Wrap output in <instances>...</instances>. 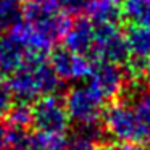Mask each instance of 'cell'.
I'll use <instances>...</instances> for the list:
<instances>
[{
    "instance_id": "obj_1",
    "label": "cell",
    "mask_w": 150,
    "mask_h": 150,
    "mask_svg": "<svg viewBox=\"0 0 150 150\" xmlns=\"http://www.w3.org/2000/svg\"><path fill=\"white\" fill-rule=\"evenodd\" d=\"M62 79L49 63V53L29 52L26 62L7 78V86L16 102L33 103L58 91Z\"/></svg>"
},
{
    "instance_id": "obj_2",
    "label": "cell",
    "mask_w": 150,
    "mask_h": 150,
    "mask_svg": "<svg viewBox=\"0 0 150 150\" xmlns=\"http://www.w3.org/2000/svg\"><path fill=\"white\" fill-rule=\"evenodd\" d=\"M23 20L53 47L71 26L69 15L58 7L57 0H29L23 4Z\"/></svg>"
},
{
    "instance_id": "obj_3",
    "label": "cell",
    "mask_w": 150,
    "mask_h": 150,
    "mask_svg": "<svg viewBox=\"0 0 150 150\" xmlns=\"http://www.w3.org/2000/svg\"><path fill=\"white\" fill-rule=\"evenodd\" d=\"M65 105L69 121L79 127L98 126L105 115V98L91 84L73 86L65 97Z\"/></svg>"
},
{
    "instance_id": "obj_4",
    "label": "cell",
    "mask_w": 150,
    "mask_h": 150,
    "mask_svg": "<svg viewBox=\"0 0 150 150\" xmlns=\"http://www.w3.org/2000/svg\"><path fill=\"white\" fill-rule=\"evenodd\" d=\"M102 121H103V131L116 142H144L137 118L127 100H118L111 103L105 110Z\"/></svg>"
},
{
    "instance_id": "obj_5",
    "label": "cell",
    "mask_w": 150,
    "mask_h": 150,
    "mask_svg": "<svg viewBox=\"0 0 150 150\" xmlns=\"http://www.w3.org/2000/svg\"><path fill=\"white\" fill-rule=\"evenodd\" d=\"M129 58V49L124 33L118 24H95V44L91 62H107L123 65Z\"/></svg>"
},
{
    "instance_id": "obj_6",
    "label": "cell",
    "mask_w": 150,
    "mask_h": 150,
    "mask_svg": "<svg viewBox=\"0 0 150 150\" xmlns=\"http://www.w3.org/2000/svg\"><path fill=\"white\" fill-rule=\"evenodd\" d=\"M33 127L37 132L65 134L69 126V116L66 105L58 95H45L34 102L33 107Z\"/></svg>"
},
{
    "instance_id": "obj_7",
    "label": "cell",
    "mask_w": 150,
    "mask_h": 150,
    "mask_svg": "<svg viewBox=\"0 0 150 150\" xmlns=\"http://www.w3.org/2000/svg\"><path fill=\"white\" fill-rule=\"evenodd\" d=\"M124 37L129 49L127 73L136 79H142L150 74V29L129 24L124 31Z\"/></svg>"
},
{
    "instance_id": "obj_8",
    "label": "cell",
    "mask_w": 150,
    "mask_h": 150,
    "mask_svg": "<svg viewBox=\"0 0 150 150\" xmlns=\"http://www.w3.org/2000/svg\"><path fill=\"white\" fill-rule=\"evenodd\" d=\"M89 84L107 100L120 97L126 87V76L120 65L107 62H94L89 74Z\"/></svg>"
},
{
    "instance_id": "obj_9",
    "label": "cell",
    "mask_w": 150,
    "mask_h": 150,
    "mask_svg": "<svg viewBox=\"0 0 150 150\" xmlns=\"http://www.w3.org/2000/svg\"><path fill=\"white\" fill-rule=\"evenodd\" d=\"M49 63L62 81H78L89 78L92 69V62L87 57L79 55L66 47L52 50Z\"/></svg>"
},
{
    "instance_id": "obj_10",
    "label": "cell",
    "mask_w": 150,
    "mask_h": 150,
    "mask_svg": "<svg viewBox=\"0 0 150 150\" xmlns=\"http://www.w3.org/2000/svg\"><path fill=\"white\" fill-rule=\"evenodd\" d=\"M63 40H65L66 49L87 57L91 60L95 44V24L89 18H78L71 23Z\"/></svg>"
},
{
    "instance_id": "obj_11",
    "label": "cell",
    "mask_w": 150,
    "mask_h": 150,
    "mask_svg": "<svg viewBox=\"0 0 150 150\" xmlns=\"http://www.w3.org/2000/svg\"><path fill=\"white\" fill-rule=\"evenodd\" d=\"M29 50L10 33L0 36V76L8 78L24 65Z\"/></svg>"
},
{
    "instance_id": "obj_12",
    "label": "cell",
    "mask_w": 150,
    "mask_h": 150,
    "mask_svg": "<svg viewBox=\"0 0 150 150\" xmlns=\"http://www.w3.org/2000/svg\"><path fill=\"white\" fill-rule=\"evenodd\" d=\"M127 102L137 118L144 142H150V89L140 82L134 84L127 95Z\"/></svg>"
},
{
    "instance_id": "obj_13",
    "label": "cell",
    "mask_w": 150,
    "mask_h": 150,
    "mask_svg": "<svg viewBox=\"0 0 150 150\" xmlns=\"http://www.w3.org/2000/svg\"><path fill=\"white\" fill-rule=\"evenodd\" d=\"M86 13L94 24H118L123 20L121 0H91Z\"/></svg>"
},
{
    "instance_id": "obj_14",
    "label": "cell",
    "mask_w": 150,
    "mask_h": 150,
    "mask_svg": "<svg viewBox=\"0 0 150 150\" xmlns=\"http://www.w3.org/2000/svg\"><path fill=\"white\" fill-rule=\"evenodd\" d=\"M121 11L129 24L150 29V0H121Z\"/></svg>"
},
{
    "instance_id": "obj_15",
    "label": "cell",
    "mask_w": 150,
    "mask_h": 150,
    "mask_svg": "<svg viewBox=\"0 0 150 150\" xmlns=\"http://www.w3.org/2000/svg\"><path fill=\"white\" fill-rule=\"evenodd\" d=\"M23 20L21 0H0V31L8 33Z\"/></svg>"
},
{
    "instance_id": "obj_16",
    "label": "cell",
    "mask_w": 150,
    "mask_h": 150,
    "mask_svg": "<svg viewBox=\"0 0 150 150\" xmlns=\"http://www.w3.org/2000/svg\"><path fill=\"white\" fill-rule=\"evenodd\" d=\"M66 147L68 139L65 137V134H31L29 150H66Z\"/></svg>"
},
{
    "instance_id": "obj_17",
    "label": "cell",
    "mask_w": 150,
    "mask_h": 150,
    "mask_svg": "<svg viewBox=\"0 0 150 150\" xmlns=\"http://www.w3.org/2000/svg\"><path fill=\"white\" fill-rule=\"evenodd\" d=\"M5 118H7V126L28 129L29 126H33V108L29 103L18 102L8 108Z\"/></svg>"
},
{
    "instance_id": "obj_18",
    "label": "cell",
    "mask_w": 150,
    "mask_h": 150,
    "mask_svg": "<svg viewBox=\"0 0 150 150\" xmlns=\"http://www.w3.org/2000/svg\"><path fill=\"white\" fill-rule=\"evenodd\" d=\"M58 7L65 11L66 15H81V13H86L87 10L91 0H57Z\"/></svg>"
},
{
    "instance_id": "obj_19",
    "label": "cell",
    "mask_w": 150,
    "mask_h": 150,
    "mask_svg": "<svg viewBox=\"0 0 150 150\" xmlns=\"http://www.w3.org/2000/svg\"><path fill=\"white\" fill-rule=\"evenodd\" d=\"M66 150H102L98 147L97 142H92V140L86 139V137H81L76 134L71 140H68V147Z\"/></svg>"
},
{
    "instance_id": "obj_20",
    "label": "cell",
    "mask_w": 150,
    "mask_h": 150,
    "mask_svg": "<svg viewBox=\"0 0 150 150\" xmlns=\"http://www.w3.org/2000/svg\"><path fill=\"white\" fill-rule=\"evenodd\" d=\"M11 103H13V95H11L7 82L0 81V116L7 113Z\"/></svg>"
},
{
    "instance_id": "obj_21",
    "label": "cell",
    "mask_w": 150,
    "mask_h": 150,
    "mask_svg": "<svg viewBox=\"0 0 150 150\" xmlns=\"http://www.w3.org/2000/svg\"><path fill=\"white\" fill-rule=\"evenodd\" d=\"M107 150H147L140 144H132V142H116L115 145L108 147Z\"/></svg>"
},
{
    "instance_id": "obj_22",
    "label": "cell",
    "mask_w": 150,
    "mask_h": 150,
    "mask_svg": "<svg viewBox=\"0 0 150 150\" xmlns=\"http://www.w3.org/2000/svg\"><path fill=\"white\" fill-rule=\"evenodd\" d=\"M0 150H10L8 136H7V127H4V126H0Z\"/></svg>"
},
{
    "instance_id": "obj_23",
    "label": "cell",
    "mask_w": 150,
    "mask_h": 150,
    "mask_svg": "<svg viewBox=\"0 0 150 150\" xmlns=\"http://www.w3.org/2000/svg\"><path fill=\"white\" fill-rule=\"evenodd\" d=\"M147 150H150V147H149V149H147Z\"/></svg>"
},
{
    "instance_id": "obj_24",
    "label": "cell",
    "mask_w": 150,
    "mask_h": 150,
    "mask_svg": "<svg viewBox=\"0 0 150 150\" xmlns=\"http://www.w3.org/2000/svg\"><path fill=\"white\" fill-rule=\"evenodd\" d=\"M149 78H150V74H149Z\"/></svg>"
}]
</instances>
